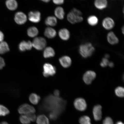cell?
Returning a JSON list of instances; mask_svg holds the SVG:
<instances>
[{
  "label": "cell",
  "instance_id": "1",
  "mask_svg": "<svg viewBox=\"0 0 124 124\" xmlns=\"http://www.w3.org/2000/svg\"><path fill=\"white\" fill-rule=\"evenodd\" d=\"M66 101L61 97L50 94L43 100L40 106L42 111L53 113L59 116L65 110Z\"/></svg>",
  "mask_w": 124,
  "mask_h": 124
},
{
  "label": "cell",
  "instance_id": "2",
  "mask_svg": "<svg viewBox=\"0 0 124 124\" xmlns=\"http://www.w3.org/2000/svg\"><path fill=\"white\" fill-rule=\"evenodd\" d=\"M95 48L92 43L86 42L83 43L79 46V53L83 58H86L90 57L93 54Z\"/></svg>",
  "mask_w": 124,
  "mask_h": 124
},
{
  "label": "cell",
  "instance_id": "3",
  "mask_svg": "<svg viewBox=\"0 0 124 124\" xmlns=\"http://www.w3.org/2000/svg\"><path fill=\"white\" fill-rule=\"evenodd\" d=\"M101 25L103 28L107 31H111L115 27L114 20L110 17H105L102 20Z\"/></svg>",
  "mask_w": 124,
  "mask_h": 124
},
{
  "label": "cell",
  "instance_id": "4",
  "mask_svg": "<svg viewBox=\"0 0 124 124\" xmlns=\"http://www.w3.org/2000/svg\"><path fill=\"white\" fill-rule=\"evenodd\" d=\"M32 46L38 50H41L44 49L46 45L45 39L42 37H37L33 40L32 43Z\"/></svg>",
  "mask_w": 124,
  "mask_h": 124
},
{
  "label": "cell",
  "instance_id": "5",
  "mask_svg": "<svg viewBox=\"0 0 124 124\" xmlns=\"http://www.w3.org/2000/svg\"><path fill=\"white\" fill-rule=\"evenodd\" d=\"M74 108L80 111H83L86 110L87 108V104L84 99L81 97H79L76 99L74 102Z\"/></svg>",
  "mask_w": 124,
  "mask_h": 124
},
{
  "label": "cell",
  "instance_id": "6",
  "mask_svg": "<svg viewBox=\"0 0 124 124\" xmlns=\"http://www.w3.org/2000/svg\"><path fill=\"white\" fill-rule=\"evenodd\" d=\"M67 18L68 21L72 24L82 23L84 20L82 16L77 15L71 11L68 13Z\"/></svg>",
  "mask_w": 124,
  "mask_h": 124
},
{
  "label": "cell",
  "instance_id": "7",
  "mask_svg": "<svg viewBox=\"0 0 124 124\" xmlns=\"http://www.w3.org/2000/svg\"><path fill=\"white\" fill-rule=\"evenodd\" d=\"M43 74L46 77L53 76L56 72L55 67L49 63H45L43 66Z\"/></svg>",
  "mask_w": 124,
  "mask_h": 124
},
{
  "label": "cell",
  "instance_id": "8",
  "mask_svg": "<svg viewBox=\"0 0 124 124\" xmlns=\"http://www.w3.org/2000/svg\"><path fill=\"white\" fill-rule=\"evenodd\" d=\"M18 112L22 114H29L34 113L35 109L34 108L28 104H24L19 107L18 109Z\"/></svg>",
  "mask_w": 124,
  "mask_h": 124
},
{
  "label": "cell",
  "instance_id": "9",
  "mask_svg": "<svg viewBox=\"0 0 124 124\" xmlns=\"http://www.w3.org/2000/svg\"><path fill=\"white\" fill-rule=\"evenodd\" d=\"M96 77V74L94 71L88 70L83 75V80L86 85L91 84Z\"/></svg>",
  "mask_w": 124,
  "mask_h": 124
},
{
  "label": "cell",
  "instance_id": "10",
  "mask_svg": "<svg viewBox=\"0 0 124 124\" xmlns=\"http://www.w3.org/2000/svg\"><path fill=\"white\" fill-rule=\"evenodd\" d=\"M93 114L94 120L96 121H100L102 118V107L101 105H95L93 109Z\"/></svg>",
  "mask_w": 124,
  "mask_h": 124
},
{
  "label": "cell",
  "instance_id": "11",
  "mask_svg": "<svg viewBox=\"0 0 124 124\" xmlns=\"http://www.w3.org/2000/svg\"><path fill=\"white\" fill-rule=\"evenodd\" d=\"M106 39L108 43L111 45H117L120 41L118 37L113 31H110L108 33L107 35Z\"/></svg>",
  "mask_w": 124,
  "mask_h": 124
},
{
  "label": "cell",
  "instance_id": "12",
  "mask_svg": "<svg viewBox=\"0 0 124 124\" xmlns=\"http://www.w3.org/2000/svg\"><path fill=\"white\" fill-rule=\"evenodd\" d=\"M93 4L95 8L100 11L105 10L108 6V0H94Z\"/></svg>",
  "mask_w": 124,
  "mask_h": 124
},
{
  "label": "cell",
  "instance_id": "13",
  "mask_svg": "<svg viewBox=\"0 0 124 124\" xmlns=\"http://www.w3.org/2000/svg\"><path fill=\"white\" fill-rule=\"evenodd\" d=\"M14 20L17 24L22 25L24 24L27 21V17L26 15L23 12H19L16 13Z\"/></svg>",
  "mask_w": 124,
  "mask_h": 124
},
{
  "label": "cell",
  "instance_id": "14",
  "mask_svg": "<svg viewBox=\"0 0 124 124\" xmlns=\"http://www.w3.org/2000/svg\"><path fill=\"white\" fill-rule=\"evenodd\" d=\"M28 18L31 22L38 23L41 21V14L38 11H31L29 14Z\"/></svg>",
  "mask_w": 124,
  "mask_h": 124
},
{
  "label": "cell",
  "instance_id": "15",
  "mask_svg": "<svg viewBox=\"0 0 124 124\" xmlns=\"http://www.w3.org/2000/svg\"><path fill=\"white\" fill-rule=\"evenodd\" d=\"M58 35L61 39L65 41H68L71 37L70 32L66 28L60 29L58 32Z\"/></svg>",
  "mask_w": 124,
  "mask_h": 124
},
{
  "label": "cell",
  "instance_id": "16",
  "mask_svg": "<svg viewBox=\"0 0 124 124\" xmlns=\"http://www.w3.org/2000/svg\"><path fill=\"white\" fill-rule=\"evenodd\" d=\"M32 43L30 41H23L19 43L18 49L20 52H23L27 50H30L32 48Z\"/></svg>",
  "mask_w": 124,
  "mask_h": 124
},
{
  "label": "cell",
  "instance_id": "17",
  "mask_svg": "<svg viewBox=\"0 0 124 124\" xmlns=\"http://www.w3.org/2000/svg\"><path fill=\"white\" fill-rule=\"evenodd\" d=\"M59 61L61 66L65 68L69 67L72 64V60L68 56L65 55L59 59Z\"/></svg>",
  "mask_w": 124,
  "mask_h": 124
},
{
  "label": "cell",
  "instance_id": "18",
  "mask_svg": "<svg viewBox=\"0 0 124 124\" xmlns=\"http://www.w3.org/2000/svg\"><path fill=\"white\" fill-rule=\"evenodd\" d=\"M87 22L89 25L94 27L97 25L99 23V19L98 17L94 15L89 16L87 18Z\"/></svg>",
  "mask_w": 124,
  "mask_h": 124
},
{
  "label": "cell",
  "instance_id": "19",
  "mask_svg": "<svg viewBox=\"0 0 124 124\" xmlns=\"http://www.w3.org/2000/svg\"><path fill=\"white\" fill-rule=\"evenodd\" d=\"M45 36L49 39H52L55 38L57 35L56 31L53 28H46L44 32Z\"/></svg>",
  "mask_w": 124,
  "mask_h": 124
},
{
  "label": "cell",
  "instance_id": "20",
  "mask_svg": "<svg viewBox=\"0 0 124 124\" xmlns=\"http://www.w3.org/2000/svg\"><path fill=\"white\" fill-rule=\"evenodd\" d=\"M54 14L57 18L61 20L64 19L65 14L64 9L60 7H57L55 8Z\"/></svg>",
  "mask_w": 124,
  "mask_h": 124
},
{
  "label": "cell",
  "instance_id": "21",
  "mask_svg": "<svg viewBox=\"0 0 124 124\" xmlns=\"http://www.w3.org/2000/svg\"><path fill=\"white\" fill-rule=\"evenodd\" d=\"M55 51L52 48L49 46L46 48L43 53V56L46 58L53 57L55 56Z\"/></svg>",
  "mask_w": 124,
  "mask_h": 124
},
{
  "label": "cell",
  "instance_id": "22",
  "mask_svg": "<svg viewBox=\"0 0 124 124\" xmlns=\"http://www.w3.org/2000/svg\"><path fill=\"white\" fill-rule=\"evenodd\" d=\"M6 5L7 8L10 10H14L18 7V4L16 0H7Z\"/></svg>",
  "mask_w": 124,
  "mask_h": 124
},
{
  "label": "cell",
  "instance_id": "23",
  "mask_svg": "<svg viewBox=\"0 0 124 124\" xmlns=\"http://www.w3.org/2000/svg\"><path fill=\"white\" fill-rule=\"evenodd\" d=\"M58 21L56 18L54 16H49L46 18L45 23L46 25L55 26L56 25Z\"/></svg>",
  "mask_w": 124,
  "mask_h": 124
},
{
  "label": "cell",
  "instance_id": "24",
  "mask_svg": "<svg viewBox=\"0 0 124 124\" xmlns=\"http://www.w3.org/2000/svg\"><path fill=\"white\" fill-rule=\"evenodd\" d=\"M9 51L10 48L7 42L3 41L0 43V54H4Z\"/></svg>",
  "mask_w": 124,
  "mask_h": 124
},
{
  "label": "cell",
  "instance_id": "25",
  "mask_svg": "<svg viewBox=\"0 0 124 124\" xmlns=\"http://www.w3.org/2000/svg\"><path fill=\"white\" fill-rule=\"evenodd\" d=\"M27 33L29 37L31 38H34L38 35L39 31L36 27H31L28 29Z\"/></svg>",
  "mask_w": 124,
  "mask_h": 124
},
{
  "label": "cell",
  "instance_id": "26",
  "mask_svg": "<svg viewBox=\"0 0 124 124\" xmlns=\"http://www.w3.org/2000/svg\"><path fill=\"white\" fill-rule=\"evenodd\" d=\"M37 124H49L48 119L44 115L39 116L37 119Z\"/></svg>",
  "mask_w": 124,
  "mask_h": 124
},
{
  "label": "cell",
  "instance_id": "27",
  "mask_svg": "<svg viewBox=\"0 0 124 124\" xmlns=\"http://www.w3.org/2000/svg\"><path fill=\"white\" fill-rule=\"evenodd\" d=\"M29 99L30 102L32 104L37 105L39 103L41 98L38 94L33 93L29 96Z\"/></svg>",
  "mask_w": 124,
  "mask_h": 124
},
{
  "label": "cell",
  "instance_id": "28",
  "mask_svg": "<svg viewBox=\"0 0 124 124\" xmlns=\"http://www.w3.org/2000/svg\"><path fill=\"white\" fill-rule=\"evenodd\" d=\"M79 122L80 124H92L90 118L87 116H81L79 119Z\"/></svg>",
  "mask_w": 124,
  "mask_h": 124
},
{
  "label": "cell",
  "instance_id": "29",
  "mask_svg": "<svg viewBox=\"0 0 124 124\" xmlns=\"http://www.w3.org/2000/svg\"><path fill=\"white\" fill-rule=\"evenodd\" d=\"M115 93L117 97L122 98L124 96V89L123 87L119 86L116 88Z\"/></svg>",
  "mask_w": 124,
  "mask_h": 124
},
{
  "label": "cell",
  "instance_id": "30",
  "mask_svg": "<svg viewBox=\"0 0 124 124\" xmlns=\"http://www.w3.org/2000/svg\"><path fill=\"white\" fill-rule=\"evenodd\" d=\"M10 113L9 110L5 106L0 105V116H5Z\"/></svg>",
  "mask_w": 124,
  "mask_h": 124
},
{
  "label": "cell",
  "instance_id": "31",
  "mask_svg": "<svg viewBox=\"0 0 124 124\" xmlns=\"http://www.w3.org/2000/svg\"><path fill=\"white\" fill-rule=\"evenodd\" d=\"M20 122L23 124H30L31 121L27 115H23L20 117Z\"/></svg>",
  "mask_w": 124,
  "mask_h": 124
},
{
  "label": "cell",
  "instance_id": "32",
  "mask_svg": "<svg viewBox=\"0 0 124 124\" xmlns=\"http://www.w3.org/2000/svg\"><path fill=\"white\" fill-rule=\"evenodd\" d=\"M102 124H114V122L111 117L108 116L103 120Z\"/></svg>",
  "mask_w": 124,
  "mask_h": 124
},
{
  "label": "cell",
  "instance_id": "33",
  "mask_svg": "<svg viewBox=\"0 0 124 124\" xmlns=\"http://www.w3.org/2000/svg\"><path fill=\"white\" fill-rule=\"evenodd\" d=\"M109 62L108 61V59L105 58L102 59V61L101 62L100 65L102 67H106L108 66V63Z\"/></svg>",
  "mask_w": 124,
  "mask_h": 124
},
{
  "label": "cell",
  "instance_id": "34",
  "mask_svg": "<svg viewBox=\"0 0 124 124\" xmlns=\"http://www.w3.org/2000/svg\"><path fill=\"white\" fill-rule=\"evenodd\" d=\"M71 11L77 15L80 16H82L83 15V13H82L81 11L79 10V9L76 8H73L71 9Z\"/></svg>",
  "mask_w": 124,
  "mask_h": 124
},
{
  "label": "cell",
  "instance_id": "35",
  "mask_svg": "<svg viewBox=\"0 0 124 124\" xmlns=\"http://www.w3.org/2000/svg\"><path fill=\"white\" fill-rule=\"evenodd\" d=\"M26 115L27 116L31 121H35L36 119V116L34 113H32V114H29Z\"/></svg>",
  "mask_w": 124,
  "mask_h": 124
},
{
  "label": "cell",
  "instance_id": "36",
  "mask_svg": "<svg viewBox=\"0 0 124 124\" xmlns=\"http://www.w3.org/2000/svg\"><path fill=\"white\" fill-rule=\"evenodd\" d=\"M53 1L57 5H61L64 3L65 0H53Z\"/></svg>",
  "mask_w": 124,
  "mask_h": 124
},
{
  "label": "cell",
  "instance_id": "37",
  "mask_svg": "<svg viewBox=\"0 0 124 124\" xmlns=\"http://www.w3.org/2000/svg\"><path fill=\"white\" fill-rule=\"evenodd\" d=\"M5 65V62L4 59L0 56V70L2 69Z\"/></svg>",
  "mask_w": 124,
  "mask_h": 124
},
{
  "label": "cell",
  "instance_id": "38",
  "mask_svg": "<svg viewBox=\"0 0 124 124\" xmlns=\"http://www.w3.org/2000/svg\"><path fill=\"white\" fill-rule=\"evenodd\" d=\"M4 34L1 31H0V43L3 41L4 39Z\"/></svg>",
  "mask_w": 124,
  "mask_h": 124
},
{
  "label": "cell",
  "instance_id": "39",
  "mask_svg": "<svg viewBox=\"0 0 124 124\" xmlns=\"http://www.w3.org/2000/svg\"><path fill=\"white\" fill-rule=\"evenodd\" d=\"M54 94L55 96L59 97L60 95V91L58 90H55L54 91Z\"/></svg>",
  "mask_w": 124,
  "mask_h": 124
},
{
  "label": "cell",
  "instance_id": "40",
  "mask_svg": "<svg viewBox=\"0 0 124 124\" xmlns=\"http://www.w3.org/2000/svg\"><path fill=\"white\" fill-rule=\"evenodd\" d=\"M108 66L110 68H113L114 66V64L112 62H109Z\"/></svg>",
  "mask_w": 124,
  "mask_h": 124
},
{
  "label": "cell",
  "instance_id": "41",
  "mask_svg": "<svg viewBox=\"0 0 124 124\" xmlns=\"http://www.w3.org/2000/svg\"><path fill=\"white\" fill-rule=\"evenodd\" d=\"M121 32L122 34L124 35V26H122V28L121 29Z\"/></svg>",
  "mask_w": 124,
  "mask_h": 124
},
{
  "label": "cell",
  "instance_id": "42",
  "mask_svg": "<svg viewBox=\"0 0 124 124\" xmlns=\"http://www.w3.org/2000/svg\"><path fill=\"white\" fill-rule=\"evenodd\" d=\"M109 57L110 55L109 54H106L105 55L104 58L108 59L109 58Z\"/></svg>",
  "mask_w": 124,
  "mask_h": 124
},
{
  "label": "cell",
  "instance_id": "43",
  "mask_svg": "<svg viewBox=\"0 0 124 124\" xmlns=\"http://www.w3.org/2000/svg\"><path fill=\"white\" fill-rule=\"evenodd\" d=\"M116 124H124L122 121H119L117 122H116Z\"/></svg>",
  "mask_w": 124,
  "mask_h": 124
},
{
  "label": "cell",
  "instance_id": "44",
  "mask_svg": "<svg viewBox=\"0 0 124 124\" xmlns=\"http://www.w3.org/2000/svg\"><path fill=\"white\" fill-rule=\"evenodd\" d=\"M40 0L42 1L45 2L47 3L49 2L50 0Z\"/></svg>",
  "mask_w": 124,
  "mask_h": 124
},
{
  "label": "cell",
  "instance_id": "45",
  "mask_svg": "<svg viewBox=\"0 0 124 124\" xmlns=\"http://www.w3.org/2000/svg\"><path fill=\"white\" fill-rule=\"evenodd\" d=\"M0 124H9L7 122H2L0 123Z\"/></svg>",
  "mask_w": 124,
  "mask_h": 124
},
{
  "label": "cell",
  "instance_id": "46",
  "mask_svg": "<svg viewBox=\"0 0 124 124\" xmlns=\"http://www.w3.org/2000/svg\"></svg>",
  "mask_w": 124,
  "mask_h": 124
}]
</instances>
